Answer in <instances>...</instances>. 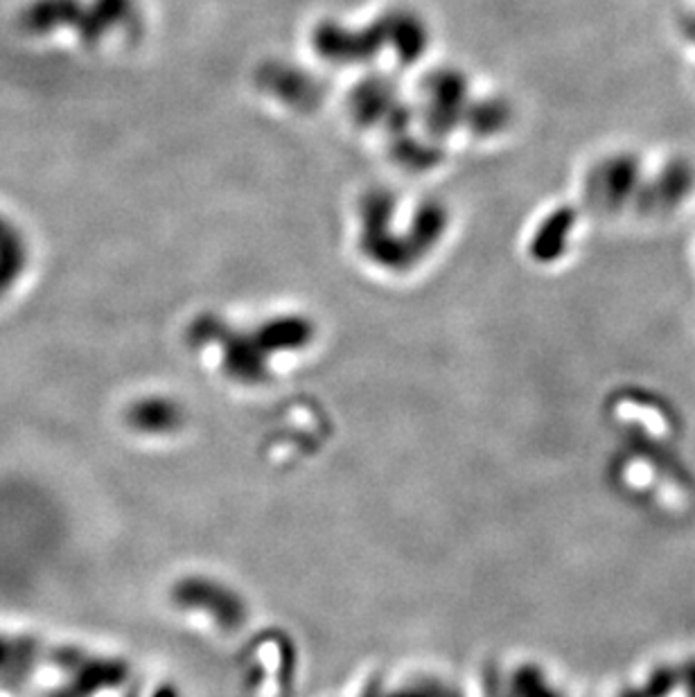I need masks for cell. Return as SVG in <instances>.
Masks as SVG:
<instances>
[{
  "instance_id": "6da1fadb",
  "label": "cell",
  "mask_w": 695,
  "mask_h": 697,
  "mask_svg": "<svg viewBox=\"0 0 695 697\" xmlns=\"http://www.w3.org/2000/svg\"><path fill=\"white\" fill-rule=\"evenodd\" d=\"M183 423V413L174 400L145 397L129 411V425L145 436H168Z\"/></svg>"
},
{
  "instance_id": "7a4b0ae2",
  "label": "cell",
  "mask_w": 695,
  "mask_h": 697,
  "mask_svg": "<svg viewBox=\"0 0 695 697\" xmlns=\"http://www.w3.org/2000/svg\"><path fill=\"white\" fill-rule=\"evenodd\" d=\"M26 269V242L23 235L0 218V294H6Z\"/></svg>"
},
{
  "instance_id": "3957f363",
  "label": "cell",
  "mask_w": 695,
  "mask_h": 697,
  "mask_svg": "<svg viewBox=\"0 0 695 697\" xmlns=\"http://www.w3.org/2000/svg\"><path fill=\"white\" fill-rule=\"evenodd\" d=\"M386 697H461V695H456V690L441 684H423V686H406Z\"/></svg>"
},
{
  "instance_id": "277c9868",
  "label": "cell",
  "mask_w": 695,
  "mask_h": 697,
  "mask_svg": "<svg viewBox=\"0 0 695 697\" xmlns=\"http://www.w3.org/2000/svg\"><path fill=\"white\" fill-rule=\"evenodd\" d=\"M152 697H179V695H177V690H174V688H168V686H165V688L157 690Z\"/></svg>"
},
{
  "instance_id": "5b68a950",
  "label": "cell",
  "mask_w": 695,
  "mask_h": 697,
  "mask_svg": "<svg viewBox=\"0 0 695 697\" xmlns=\"http://www.w3.org/2000/svg\"><path fill=\"white\" fill-rule=\"evenodd\" d=\"M366 697H380V695H377V693H373V690H371V693H369V695H366Z\"/></svg>"
}]
</instances>
